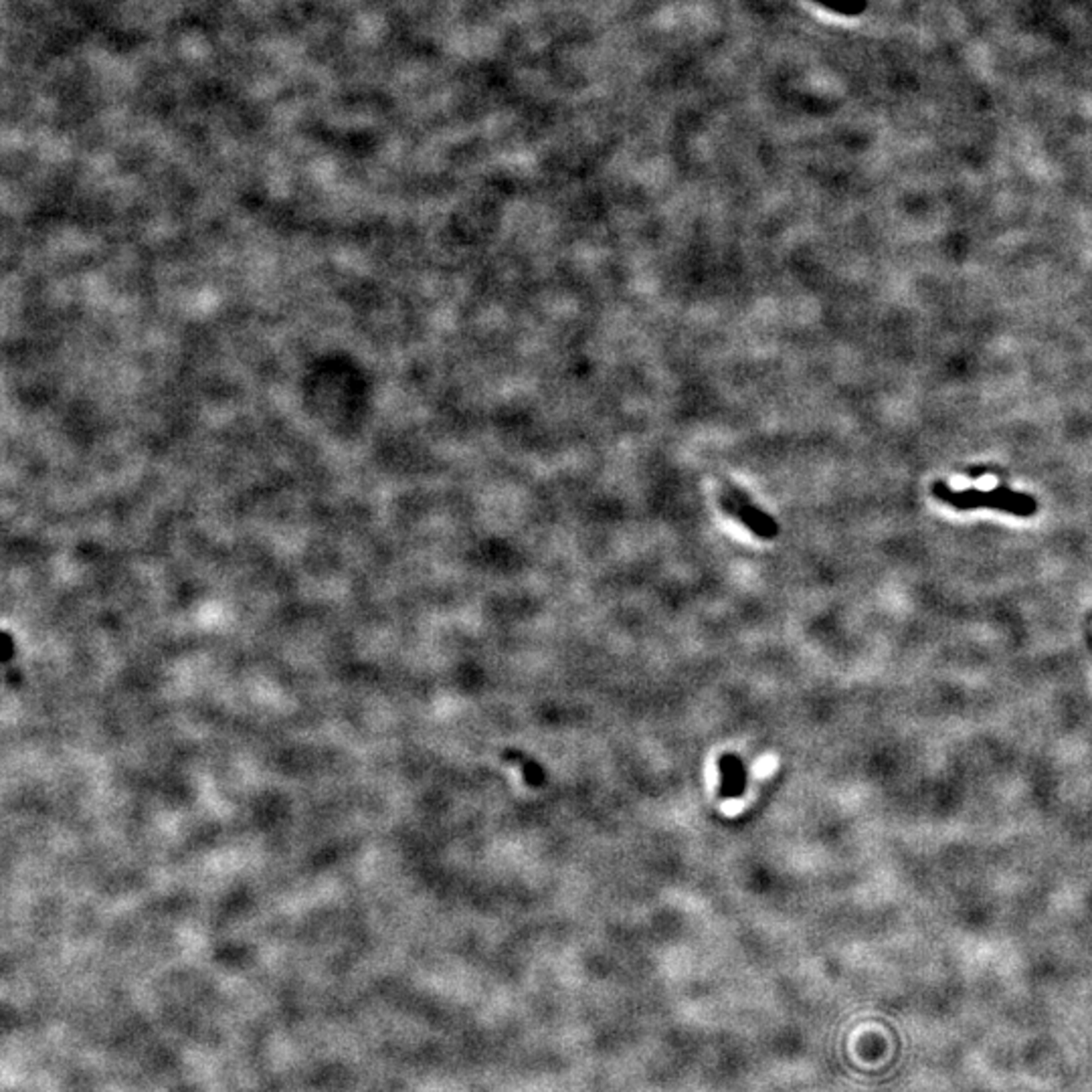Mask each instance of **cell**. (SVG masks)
<instances>
[{"label":"cell","mask_w":1092,"mask_h":1092,"mask_svg":"<svg viewBox=\"0 0 1092 1092\" xmlns=\"http://www.w3.org/2000/svg\"><path fill=\"white\" fill-rule=\"evenodd\" d=\"M722 510L726 514L735 516L741 524H745L752 534L758 536L763 540H773L777 538L779 534V524L773 520L771 514H767L765 510H761L758 506L752 502L751 495L738 490L732 482H725L722 484L720 495Z\"/></svg>","instance_id":"obj_2"},{"label":"cell","mask_w":1092,"mask_h":1092,"mask_svg":"<svg viewBox=\"0 0 1092 1092\" xmlns=\"http://www.w3.org/2000/svg\"><path fill=\"white\" fill-rule=\"evenodd\" d=\"M813 3L822 4V7L833 10V13L846 14V17L862 14L868 7V0H813Z\"/></svg>","instance_id":"obj_5"},{"label":"cell","mask_w":1092,"mask_h":1092,"mask_svg":"<svg viewBox=\"0 0 1092 1092\" xmlns=\"http://www.w3.org/2000/svg\"><path fill=\"white\" fill-rule=\"evenodd\" d=\"M502 758L506 763H512V765L522 768V777L524 781L528 783L530 787H543L546 783V773L543 765L538 761H534L533 757L524 755L522 751L518 748H504L502 751Z\"/></svg>","instance_id":"obj_4"},{"label":"cell","mask_w":1092,"mask_h":1092,"mask_svg":"<svg viewBox=\"0 0 1092 1092\" xmlns=\"http://www.w3.org/2000/svg\"><path fill=\"white\" fill-rule=\"evenodd\" d=\"M933 495L934 498H939L940 502L953 506L955 510L989 508V510H999V512L1020 516V518H1030V516L1038 512V502H1036L1031 495L1018 494L1014 492V490L1005 488V485H998V488L991 490V492H981V490H963V492H955V490L945 482H934Z\"/></svg>","instance_id":"obj_1"},{"label":"cell","mask_w":1092,"mask_h":1092,"mask_svg":"<svg viewBox=\"0 0 1092 1092\" xmlns=\"http://www.w3.org/2000/svg\"><path fill=\"white\" fill-rule=\"evenodd\" d=\"M718 773H720V799H738L747 791V767L745 761L736 752H725L718 758Z\"/></svg>","instance_id":"obj_3"}]
</instances>
